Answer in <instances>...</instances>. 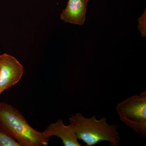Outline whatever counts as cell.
Masks as SVG:
<instances>
[{
    "label": "cell",
    "mask_w": 146,
    "mask_h": 146,
    "mask_svg": "<svg viewBox=\"0 0 146 146\" xmlns=\"http://www.w3.org/2000/svg\"><path fill=\"white\" fill-rule=\"evenodd\" d=\"M0 127L21 146H46L50 138L32 127L18 109L5 102L0 103Z\"/></svg>",
    "instance_id": "obj_1"
},
{
    "label": "cell",
    "mask_w": 146,
    "mask_h": 146,
    "mask_svg": "<svg viewBox=\"0 0 146 146\" xmlns=\"http://www.w3.org/2000/svg\"><path fill=\"white\" fill-rule=\"evenodd\" d=\"M107 118L98 120L94 115L91 118L85 117L81 113H78L69 118L79 140L83 141L86 146H92L100 142L107 141L111 145H119V133L116 125L108 123Z\"/></svg>",
    "instance_id": "obj_2"
},
{
    "label": "cell",
    "mask_w": 146,
    "mask_h": 146,
    "mask_svg": "<svg viewBox=\"0 0 146 146\" xmlns=\"http://www.w3.org/2000/svg\"><path fill=\"white\" fill-rule=\"evenodd\" d=\"M120 119L126 125L146 138V91L121 102L116 107Z\"/></svg>",
    "instance_id": "obj_3"
},
{
    "label": "cell",
    "mask_w": 146,
    "mask_h": 146,
    "mask_svg": "<svg viewBox=\"0 0 146 146\" xmlns=\"http://www.w3.org/2000/svg\"><path fill=\"white\" fill-rule=\"evenodd\" d=\"M24 68L17 59L10 55H0V94L18 83L22 78Z\"/></svg>",
    "instance_id": "obj_4"
},
{
    "label": "cell",
    "mask_w": 146,
    "mask_h": 146,
    "mask_svg": "<svg viewBox=\"0 0 146 146\" xmlns=\"http://www.w3.org/2000/svg\"><path fill=\"white\" fill-rule=\"evenodd\" d=\"M87 2L84 0H69L60 15L65 23L82 25L86 20Z\"/></svg>",
    "instance_id": "obj_5"
},
{
    "label": "cell",
    "mask_w": 146,
    "mask_h": 146,
    "mask_svg": "<svg viewBox=\"0 0 146 146\" xmlns=\"http://www.w3.org/2000/svg\"><path fill=\"white\" fill-rule=\"evenodd\" d=\"M44 131L48 136L60 138L64 146H81L74 129L70 124L65 125L62 119L50 124Z\"/></svg>",
    "instance_id": "obj_6"
},
{
    "label": "cell",
    "mask_w": 146,
    "mask_h": 146,
    "mask_svg": "<svg viewBox=\"0 0 146 146\" xmlns=\"http://www.w3.org/2000/svg\"><path fill=\"white\" fill-rule=\"evenodd\" d=\"M0 146H21L14 138L0 127Z\"/></svg>",
    "instance_id": "obj_7"
},
{
    "label": "cell",
    "mask_w": 146,
    "mask_h": 146,
    "mask_svg": "<svg viewBox=\"0 0 146 146\" xmlns=\"http://www.w3.org/2000/svg\"><path fill=\"white\" fill-rule=\"evenodd\" d=\"M138 28L143 37L146 36V11L138 20Z\"/></svg>",
    "instance_id": "obj_8"
},
{
    "label": "cell",
    "mask_w": 146,
    "mask_h": 146,
    "mask_svg": "<svg viewBox=\"0 0 146 146\" xmlns=\"http://www.w3.org/2000/svg\"><path fill=\"white\" fill-rule=\"evenodd\" d=\"M84 1H86L87 2H88V1H89V0H84Z\"/></svg>",
    "instance_id": "obj_9"
}]
</instances>
